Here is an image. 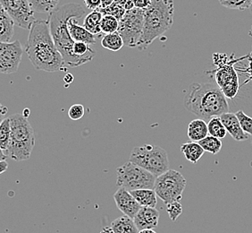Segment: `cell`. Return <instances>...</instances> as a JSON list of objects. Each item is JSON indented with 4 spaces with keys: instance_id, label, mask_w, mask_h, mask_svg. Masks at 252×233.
I'll return each mask as SVG.
<instances>
[{
    "instance_id": "1",
    "label": "cell",
    "mask_w": 252,
    "mask_h": 233,
    "mask_svg": "<svg viewBox=\"0 0 252 233\" xmlns=\"http://www.w3.org/2000/svg\"><path fill=\"white\" fill-rule=\"evenodd\" d=\"M25 51L34 68L46 72H58L65 66L54 42L49 22L36 20L30 29Z\"/></svg>"
},
{
    "instance_id": "2",
    "label": "cell",
    "mask_w": 252,
    "mask_h": 233,
    "mask_svg": "<svg viewBox=\"0 0 252 233\" xmlns=\"http://www.w3.org/2000/svg\"><path fill=\"white\" fill-rule=\"evenodd\" d=\"M85 15L83 6L76 3H69L58 6L49 15V29L59 52L62 55L65 66L70 68H78L82 65L91 62L88 58H78L73 53L74 40L72 39L69 30L68 22L73 18H82Z\"/></svg>"
},
{
    "instance_id": "3",
    "label": "cell",
    "mask_w": 252,
    "mask_h": 233,
    "mask_svg": "<svg viewBox=\"0 0 252 233\" xmlns=\"http://www.w3.org/2000/svg\"><path fill=\"white\" fill-rule=\"evenodd\" d=\"M185 106L189 112L201 118L221 116L229 112L225 95L218 84L193 83L185 93Z\"/></svg>"
},
{
    "instance_id": "4",
    "label": "cell",
    "mask_w": 252,
    "mask_h": 233,
    "mask_svg": "<svg viewBox=\"0 0 252 233\" xmlns=\"http://www.w3.org/2000/svg\"><path fill=\"white\" fill-rule=\"evenodd\" d=\"M175 4L173 0H152L144 10V27L138 48L146 49L156 39L174 25Z\"/></svg>"
},
{
    "instance_id": "5",
    "label": "cell",
    "mask_w": 252,
    "mask_h": 233,
    "mask_svg": "<svg viewBox=\"0 0 252 233\" xmlns=\"http://www.w3.org/2000/svg\"><path fill=\"white\" fill-rule=\"evenodd\" d=\"M11 125V139L6 155L16 161L29 160L36 144L33 127L23 114L8 116Z\"/></svg>"
},
{
    "instance_id": "6",
    "label": "cell",
    "mask_w": 252,
    "mask_h": 233,
    "mask_svg": "<svg viewBox=\"0 0 252 233\" xmlns=\"http://www.w3.org/2000/svg\"><path fill=\"white\" fill-rule=\"evenodd\" d=\"M129 160L148 170L157 178L169 170L167 153L160 146L144 145L134 147Z\"/></svg>"
},
{
    "instance_id": "7",
    "label": "cell",
    "mask_w": 252,
    "mask_h": 233,
    "mask_svg": "<svg viewBox=\"0 0 252 233\" xmlns=\"http://www.w3.org/2000/svg\"><path fill=\"white\" fill-rule=\"evenodd\" d=\"M117 186L128 191L138 190H154V175L131 161H127L117 170Z\"/></svg>"
},
{
    "instance_id": "8",
    "label": "cell",
    "mask_w": 252,
    "mask_h": 233,
    "mask_svg": "<svg viewBox=\"0 0 252 233\" xmlns=\"http://www.w3.org/2000/svg\"><path fill=\"white\" fill-rule=\"evenodd\" d=\"M187 181L182 173L175 170H167L156 179L154 190L165 204L181 201Z\"/></svg>"
},
{
    "instance_id": "9",
    "label": "cell",
    "mask_w": 252,
    "mask_h": 233,
    "mask_svg": "<svg viewBox=\"0 0 252 233\" xmlns=\"http://www.w3.org/2000/svg\"><path fill=\"white\" fill-rule=\"evenodd\" d=\"M144 27V10L133 8L126 11L119 21L118 34L121 35L125 45L129 48H138Z\"/></svg>"
},
{
    "instance_id": "10",
    "label": "cell",
    "mask_w": 252,
    "mask_h": 233,
    "mask_svg": "<svg viewBox=\"0 0 252 233\" xmlns=\"http://www.w3.org/2000/svg\"><path fill=\"white\" fill-rule=\"evenodd\" d=\"M1 6L20 28L30 30L36 21L28 0H0Z\"/></svg>"
},
{
    "instance_id": "11",
    "label": "cell",
    "mask_w": 252,
    "mask_h": 233,
    "mask_svg": "<svg viewBox=\"0 0 252 233\" xmlns=\"http://www.w3.org/2000/svg\"><path fill=\"white\" fill-rule=\"evenodd\" d=\"M23 58V48L19 40L0 43V72L10 75L17 72Z\"/></svg>"
},
{
    "instance_id": "12",
    "label": "cell",
    "mask_w": 252,
    "mask_h": 233,
    "mask_svg": "<svg viewBox=\"0 0 252 233\" xmlns=\"http://www.w3.org/2000/svg\"><path fill=\"white\" fill-rule=\"evenodd\" d=\"M215 78L225 97L233 99L239 92V78L232 64H218Z\"/></svg>"
},
{
    "instance_id": "13",
    "label": "cell",
    "mask_w": 252,
    "mask_h": 233,
    "mask_svg": "<svg viewBox=\"0 0 252 233\" xmlns=\"http://www.w3.org/2000/svg\"><path fill=\"white\" fill-rule=\"evenodd\" d=\"M114 200L122 213L131 219H134L136 214L141 208V205L136 201L131 192L124 188H120L114 194Z\"/></svg>"
},
{
    "instance_id": "14",
    "label": "cell",
    "mask_w": 252,
    "mask_h": 233,
    "mask_svg": "<svg viewBox=\"0 0 252 233\" xmlns=\"http://www.w3.org/2000/svg\"><path fill=\"white\" fill-rule=\"evenodd\" d=\"M133 220L139 232L142 230H154L158 225L159 212L153 207H141Z\"/></svg>"
},
{
    "instance_id": "15",
    "label": "cell",
    "mask_w": 252,
    "mask_h": 233,
    "mask_svg": "<svg viewBox=\"0 0 252 233\" xmlns=\"http://www.w3.org/2000/svg\"><path fill=\"white\" fill-rule=\"evenodd\" d=\"M220 118L223 122V126L226 128L227 133L231 135L234 140L246 141L250 138V136L243 131L236 114L227 112L220 116Z\"/></svg>"
},
{
    "instance_id": "16",
    "label": "cell",
    "mask_w": 252,
    "mask_h": 233,
    "mask_svg": "<svg viewBox=\"0 0 252 233\" xmlns=\"http://www.w3.org/2000/svg\"><path fill=\"white\" fill-rule=\"evenodd\" d=\"M68 30L74 41L84 42L89 45H94L97 41V37L91 34L84 26L79 25L76 18L69 20Z\"/></svg>"
},
{
    "instance_id": "17",
    "label": "cell",
    "mask_w": 252,
    "mask_h": 233,
    "mask_svg": "<svg viewBox=\"0 0 252 233\" xmlns=\"http://www.w3.org/2000/svg\"><path fill=\"white\" fill-rule=\"evenodd\" d=\"M15 22L5 10L0 8V41L4 43L11 42L15 33Z\"/></svg>"
},
{
    "instance_id": "18",
    "label": "cell",
    "mask_w": 252,
    "mask_h": 233,
    "mask_svg": "<svg viewBox=\"0 0 252 233\" xmlns=\"http://www.w3.org/2000/svg\"><path fill=\"white\" fill-rule=\"evenodd\" d=\"M209 134L208 124L201 118L194 119L188 126L187 135L191 142L199 143L209 136Z\"/></svg>"
},
{
    "instance_id": "19",
    "label": "cell",
    "mask_w": 252,
    "mask_h": 233,
    "mask_svg": "<svg viewBox=\"0 0 252 233\" xmlns=\"http://www.w3.org/2000/svg\"><path fill=\"white\" fill-rule=\"evenodd\" d=\"M136 201L141 207L156 208L158 204V194L154 190H138L131 191Z\"/></svg>"
},
{
    "instance_id": "20",
    "label": "cell",
    "mask_w": 252,
    "mask_h": 233,
    "mask_svg": "<svg viewBox=\"0 0 252 233\" xmlns=\"http://www.w3.org/2000/svg\"><path fill=\"white\" fill-rule=\"evenodd\" d=\"M102 18H103V15L99 10L93 11L85 16L83 21V26L97 38L100 37L103 34L101 27H100Z\"/></svg>"
},
{
    "instance_id": "21",
    "label": "cell",
    "mask_w": 252,
    "mask_h": 233,
    "mask_svg": "<svg viewBox=\"0 0 252 233\" xmlns=\"http://www.w3.org/2000/svg\"><path fill=\"white\" fill-rule=\"evenodd\" d=\"M180 150L184 154L186 160L193 164L199 161L205 153L203 148L197 142L185 143L181 146Z\"/></svg>"
},
{
    "instance_id": "22",
    "label": "cell",
    "mask_w": 252,
    "mask_h": 233,
    "mask_svg": "<svg viewBox=\"0 0 252 233\" xmlns=\"http://www.w3.org/2000/svg\"><path fill=\"white\" fill-rule=\"evenodd\" d=\"M110 227L114 233H139L134 220L126 215L113 221Z\"/></svg>"
},
{
    "instance_id": "23",
    "label": "cell",
    "mask_w": 252,
    "mask_h": 233,
    "mask_svg": "<svg viewBox=\"0 0 252 233\" xmlns=\"http://www.w3.org/2000/svg\"><path fill=\"white\" fill-rule=\"evenodd\" d=\"M101 46L104 49L111 50V51H118L125 46V42L123 40L121 35L117 33L114 34H106L102 37Z\"/></svg>"
},
{
    "instance_id": "24",
    "label": "cell",
    "mask_w": 252,
    "mask_h": 233,
    "mask_svg": "<svg viewBox=\"0 0 252 233\" xmlns=\"http://www.w3.org/2000/svg\"><path fill=\"white\" fill-rule=\"evenodd\" d=\"M28 2L34 12L50 14L58 7L59 0H28Z\"/></svg>"
},
{
    "instance_id": "25",
    "label": "cell",
    "mask_w": 252,
    "mask_h": 233,
    "mask_svg": "<svg viewBox=\"0 0 252 233\" xmlns=\"http://www.w3.org/2000/svg\"><path fill=\"white\" fill-rule=\"evenodd\" d=\"M11 139V125L9 117L5 118L0 125V148L6 155Z\"/></svg>"
},
{
    "instance_id": "26",
    "label": "cell",
    "mask_w": 252,
    "mask_h": 233,
    "mask_svg": "<svg viewBox=\"0 0 252 233\" xmlns=\"http://www.w3.org/2000/svg\"><path fill=\"white\" fill-rule=\"evenodd\" d=\"M208 127L209 136H215L219 139H223L227 134V130L223 126L220 116H214L211 119H209Z\"/></svg>"
},
{
    "instance_id": "27",
    "label": "cell",
    "mask_w": 252,
    "mask_h": 233,
    "mask_svg": "<svg viewBox=\"0 0 252 233\" xmlns=\"http://www.w3.org/2000/svg\"><path fill=\"white\" fill-rule=\"evenodd\" d=\"M199 144L205 152H208L212 155L219 154L222 149V142L215 136H208L203 140L199 141Z\"/></svg>"
},
{
    "instance_id": "28",
    "label": "cell",
    "mask_w": 252,
    "mask_h": 233,
    "mask_svg": "<svg viewBox=\"0 0 252 233\" xmlns=\"http://www.w3.org/2000/svg\"><path fill=\"white\" fill-rule=\"evenodd\" d=\"M100 27L102 34L105 35L117 33L119 28V21L111 15H103Z\"/></svg>"
},
{
    "instance_id": "29",
    "label": "cell",
    "mask_w": 252,
    "mask_h": 233,
    "mask_svg": "<svg viewBox=\"0 0 252 233\" xmlns=\"http://www.w3.org/2000/svg\"><path fill=\"white\" fill-rule=\"evenodd\" d=\"M219 2L226 8L240 11L251 8L252 4V0H219Z\"/></svg>"
},
{
    "instance_id": "30",
    "label": "cell",
    "mask_w": 252,
    "mask_h": 233,
    "mask_svg": "<svg viewBox=\"0 0 252 233\" xmlns=\"http://www.w3.org/2000/svg\"><path fill=\"white\" fill-rule=\"evenodd\" d=\"M98 10L101 12L102 15H111V16L116 17L118 21H120L126 13V10L116 2L114 4H112L111 5H109L108 7L99 8Z\"/></svg>"
},
{
    "instance_id": "31",
    "label": "cell",
    "mask_w": 252,
    "mask_h": 233,
    "mask_svg": "<svg viewBox=\"0 0 252 233\" xmlns=\"http://www.w3.org/2000/svg\"><path fill=\"white\" fill-rule=\"evenodd\" d=\"M235 114L237 116L243 131L248 134L249 136H252V117L248 116L247 114H245L243 111H239Z\"/></svg>"
},
{
    "instance_id": "32",
    "label": "cell",
    "mask_w": 252,
    "mask_h": 233,
    "mask_svg": "<svg viewBox=\"0 0 252 233\" xmlns=\"http://www.w3.org/2000/svg\"><path fill=\"white\" fill-rule=\"evenodd\" d=\"M166 211L168 213L170 219L173 222H175L180 215L183 214V206L179 201L173 202V203L166 204Z\"/></svg>"
},
{
    "instance_id": "33",
    "label": "cell",
    "mask_w": 252,
    "mask_h": 233,
    "mask_svg": "<svg viewBox=\"0 0 252 233\" xmlns=\"http://www.w3.org/2000/svg\"><path fill=\"white\" fill-rule=\"evenodd\" d=\"M85 113V109L82 104H74L68 111V116L72 120L81 119Z\"/></svg>"
},
{
    "instance_id": "34",
    "label": "cell",
    "mask_w": 252,
    "mask_h": 233,
    "mask_svg": "<svg viewBox=\"0 0 252 233\" xmlns=\"http://www.w3.org/2000/svg\"><path fill=\"white\" fill-rule=\"evenodd\" d=\"M84 4L89 9L95 11L101 7V0H84Z\"/></svg>"
},
{
    "instance_id": "35",
    "label": "cell",
    "mask_w": 252,
    "mask_h": 233,
    "mask_svg": "<svg viewBox=\"0 0 252 233\" xmlns=\"http://www.w3.org/2000/svg\"><path fill=\"white\" fill-rule=\"evenodd\" d=\"M152 0H134V7L138 9L145 10L151 5Z\"/></svg>"
},
{
    "instance_id": "36",
    "label": "cell",
    "mask_w": 252,
    "mask_h": 233,
    "mask_svg": "<svg viewBox=\"0 0 252 233\" xmlns=\"http://www.w3.org/2000/svg\"><path fill=\"white\" fill-rule=\"evenodd\" d=\"M118 5H122L126 11L134 8V0H117L116 1Z\"/></svg>"
},
{
    "instance_id": "37",
    "label": "cell",
    "mask_w": 252,
    "mask_h": 233,
    "mask_svg": "<svg viewBox=\"0 0 252 233\" xmlns=\"http://www.w3.org/2000/svg\"><path fill=\"white\" fill-rule=\"evenodd\" d=\"M8 163L5 160H0V173H4L5 170H7Z\"/></svg>"
},
{
    "instance_id": "38",
    "label": "cell",
    "mask_w": 252,
    "mask_h": 233,
    "mask_svg": "<svg viewBox=\"0 0 252 233\" xmlns=\"http://www.w3.org/2000/svg\"><path fill=\"white\" fill-rule=\"evenodd\" d=\"M115 3V0H101V7L100 8H106L109 5Z\"/></svg>"
},
{
    "instance_id": "39",
    "label": "cell",
    "mask_w": 252,
    "mask_h": 233,
    "mask_svg": "<svg viewBox=\"0 0 252 233\" xmlns=\"http://www.w3.org/2000/svg\"><path fill=\"white\" fill-rule=\"evenodd\" d=\"M63 81L65 82V83H73V75H71V74H67L66 76H65V78H63Z\"/></svg>"
},
{
    "instance_id": "40",
    "label": "cell",
    "mask_w": 252,
    "mask_h": 233,
    "mask_svg": "<svg viewBox=\"0 0 252 233\" xmlns=\"http://www.w3.org/2000/svg\"><path fill=\"white\" fill-rule=\"evenodd\" d=\"M100 233H113V231H112L111 227H104V228L102 229L101 232Z\"/></svg>"
},
{
    "instance_id": "41",
    "label": "cell",
    "mask_w": 252,
    "mask_h": 233,
    "mask_svg": "<svg viewBox=\"0 0 252 233\" xmlns=\"http://www.w3.org/2000/svg\"><path fill=\"white\" fill-rule=\"evenodd\" d=\"M139 233H157L154 230H142L140 231Z\"/></svg>"
},
{
    "instance_id": "42",
    "label": "cell",
    "mask_w": 252,
    "mask_h": 233,
    "mask_svg": "<svg viewBox=\"0 0 252 233\" xmlns=\"http://www.w3.org/2000/svg\"><path fill=\"white\" fill-rule=\"evenodd\" d=\"M30 113H31V111H30L29 109H25L22 114H23L25 117H28V116H30Z\"/></svg>"
},
{
    "instance_id": "43",
    "label": "cell",
    "mask_w": 252,
    "mask_h": 233,
    "mask_svg": "<svg viewBox=\"0 0 252 233\" xmlns=\"http://www.w3.org/2000/svg\"><path fill=\"white\" fill-rule=\"evenodd\" d=\"M250 10H251V13H252V6H251V8H250Z\"/></svg>"
},
{
    "instance_id": "44",
    "label": "cell",
    "mask_w": 252,
    "mask_h": 233,
    "mask_svg": "<svg viewBox=\"0 0 252 233\" xmlns=\"http://www.w3.org/2000/svg\"><path fill=\"white\" fill-rule=\"evenodd\" d=\"M116 1H117V0H115V2H116Z\"/></svg>"
},
{
    "instance_id": "45",
    "label": "cell",
    "mask_w": 252,
    "mask_h": 233,
    "mask_svg": "<svg viewBox=\"0 0 252 233\" xmlns=\"http://www.w3.org/2000/svg\"></svg>"
}]
</instances>
